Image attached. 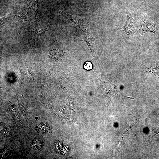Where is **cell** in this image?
Segmentation results:
<instances>
[{"label": "cell", "instance_id": "7c38bea8", "mask_svg": "<svg viewBox=\"0 0 159 159\" xmlns=\"http://www.w3.org/2000/svg\"><path fill=\"white\" fill-rule=\"evenodd\" d=\"M126 97H127V98H129L131 99H134V98H133V97H128V96H126Z\"/></svg>", "mask_w": 159, "mask_h": 159}, {"label": "cell", "instance_id": "ba28073f", "mask_svg": "<svg viewBox=\"0 0 159 159\" xmlns=\"http://www.w3.org/2000/svg\"><path fill=\"white\" fill-rule=\"evenodd\" d=\"M38 131L42 133H47L49 130V127L46 124H42L39 125L37 128Z\"/></svg>", "mask_w": 159, "mask_h": 159}, {"label": "cell", "instance_id": "6da1fadb", "mask_svg": "<svg viewBox=\"0 0 159 159\" xmlns=\"http://www.w3.org/2000/svg\"><path fill=\"white\" fill-rule=\"evenodd\" d=\"M126 13L127 19L126 24L119 29L123 39L127 42L136 31L137 20L133 18L129 11L127 10Z\"/></svg>", "mask_w": 159, "mask_h": 159}, {"label": "cell", "instance_id": "8992f818", "mask_svg": "<svg viewBox=\"0 0 159 159\" xmlns=\"http://www.w3.org/2000/svg\"><path fill=\"white\" fill-rule=\"evenodd\" d=\"M48 57L50 58L55 60H58L63 57L64 53L62 50L59 49L49 50L48 52Z\"/></svg>", "mask_w": 159, "mask_h": 159}, {"label": "cell", "instance_id": "30bf717a", "mask_svg": "<svg viewBox=\"0 0 159 159\" xmlns=\"http://www.w3.org/2000/svg\"><path fill=\"white\" fill-rule=\"evenodd\" d=\"M83 67L85 70H89L92 68V64L90 62L87 61L85 62L84 64Z\"/></svg>", "mask_w": 159, "mask_h": 159}, {"label": "cell", "instance_id": "8fae6325", "mask_svg": "<svg viewBox=\"0 0 159 159\" xmlns=\"http://www.w3.org/2000/svg\"><path fill=\"white\" fill-rule=\"evenodd\" d=\"M3 131L4 133L6 135H8V134H9V132L6 129H3Z\"/></svg>", "mask_w": 159, "mask_h": 159}, {"label": "cell", "instance_id": "7a4b0ae2", "mask_svg": "<svg viewBox=\"0 0 159 159\" xmlns=\"http://www.w3.org/2000/svg\"><path fill=\"white\" fill-rule=\"evenodd\" d=\"M140 18L141 26L138 32L142 35L148 32H152L155 35L156 34V31L155 25L144 15Z\"/></svg>", "mask_w": 159, "mask_h": 159}, {"label": "cell", "instance_id": "5b68a950", "mask_svg": "<svg viewBox=\"0 0 159 159\" xmlns=\"http://www.w3.org/2000/svg\"><path fill=\"white\" fill-rule=\"evenodd\" d=\"M83 32V37L87 44L89 47L92 53V55H94V45L95 42V39L91 36L87 29L82 30Z\"/></svg>", "mask_w": 159, "mask_h": 159}, {"label": "cell", "instance_id": "52a82bcc", "mask_svg": "<svg viewBox=\"0 0 159 159\" xmlns=\"http://www.w3.org/2000/svg\"><path fill=\"white\" fill-rule=\"evenodd\" d=\"M39 0H30L28 2L25 8V11L27 14L36 12L37 6Z\"/></svg>", "mask_w": 159, "mask_h": 159}, {"label": "cell", "instance_id": "277c9868", "mask_svg": "<svg viewBox=\"0 0 159 159\" xmlns=\"http://www.w3.org/2000/svg\"><path fill=\"white\" fill-rule=\"evenodd\" d=\"M16 14V10L12 8L11 11L9 14L1 18V24L4 26L10 25L13 24Z\"/></svg>", "mask_w": 159, "mask_h": 159}, {"label": "cell", "instance_id": "9c48e42d", "mask_svg": "<svg viewBox=\"0 0 159 159\" xmlns=\"http://www.w3.org/2000/svg\"><path fill=\"white\" fill-rule=\"evenodd\" d=\"M42 143L39 140H35L33 141L32 147L35 150H38L40 149L42 146Z\"/></svg>", "mask_w": 159, "mask_h": 159}, {"label": "cell", "instance_id": "3957f363", "mask_svg": "<svg viewBox=\"0 0 159 159\" xmlns=\"http://www.w3.org/2000/svg\"><path fill=\"white\" fill-rule=\"evenodd\" d=\"M59 15L62 17L69 20L74 24L77 25L79 26H84L87 24L86 19L85 18L80 19L76 17L69 14L64 12L62 11H59Z\"/></svg>", "mask_w": 159, "mask_h": 159}]
</instances>
